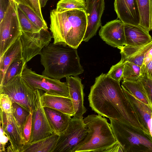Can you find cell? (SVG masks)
Here are the masks:
<instances>
[{"label":"cell","mask_w":152,"mask_h":152,"mask_svg":"<svg viewBox=\"0 0 152 152\" xmlns=\"http://www.w3.org/2000/svg\"><path fill=\"white\" fill-rule=\"evenodd\" d=\"M88 100L91 109L98 115L120 121L152 139L126 97L120 82L102 73L91 87Z\"/></svg>","instance_id":"1"},{"label":"cell","mask_w":152,"mask_h":152,"mask_svg":"<svg viewBox=\"0 0 152 152\" xmlns=\"http://www.w3.org/2000/svg\"><path fill=\"white\" fill-rule=\"evenodd\" d=\"M77 49L64 44L50 43L42 50L40 62L44 69L42 75L60 80L68 76H77L84 69Z\"/></svg>","instance_id":"2"},{"label":"cell","mask_w":152,"mask_h":152,"mask_svg":"<svg viewBox=\"0 0 152 152\" xmlns=\"http://www.w3.org/2000/svg\"><path fill=\"white\" fill-rule=\"evenodd\" d=\"M50 29L55 44H64L77 48L83 41L87 25L85 11L71 10L50 12Z\"/></svg>","instance_id":"3"},{"label":"cell","mask_w":152,"mask_h":152,"mask_svg":"<svg viewBox=\"0 0 152 152\" xmlns=\"http://www.w3.org/2000/svg\"><path fill=\"white\" fill-rule=\"evenodd\" d=\"M83 120L88 128V134L73 152H106L117 142L110 124L106 118L99 115L91 114Z\"/></svg>","instance_id":"4"},{"label":"cell","mask_w":152,"mask_h":152,"mask_svg":"<svg viewBox=\"0 0 152 152\" xmlns=\"http://www.w3.org/2000/svg\"><path fill=\"white\" fill-rule=\"evenodd\" d=\"M110 120L115 139L123 152H152V140L126 124Z\"/></svg>","instance_id":"5"},{"label":"cell","mask_w":152,"mask_h":152,"mask_svg":"<svg viewBox=\"0 0 152 152\" xmlns=\"http://www.w3.org/2000/svg\"><path fill=\"white\" fill-rule=\"evenodd\" d=\"M18 9L16 3L9 1L4 17L0 21V57L22 34Z\"/></svg>","instance_id":"6"},{"label":"cell","mask_w":152,"mask_h":152,"mask_svg":"<svg viewBox=\"0 0 152 152\" xmlns=\"http://www.w3.org/2000/svg\"><path fill=\"white\" fill-rule=\"evenodd\" d=\"M8 95L12 102L20 104L30 112L33 111L36 102L37 89L31 87L22 78L21 74L6 85L0 87V94Z\"/></svg>","instance_id":"7"},{"label":"cell","mask_w":152,"mask_h":152,"mask_svg":"<svg viewBox=\"0 0 152 152\" xmlns=\"http://www.w3.org/2000/svg\"><path fill=\"white\" fill-rule=\"evenodd\" d=\"M22 78L34 90L44 91L47 94L64 96H69L66 82L39 75L29 68L26 64L21 74Z\"/></svg>","instance_id":"8"},{"label":"cell","mask_w":152,"mask_h":152,"mask_svg":"<svg viewBox=\"0 0 152 152\" xmlns=\"http://www.w3.org/2000/svg\"><path fill=\"white\" fill-rule=\"evenodd\" d=\"M83 119L71 118L67 128L58 135L52 152H73L88 134V128Z\"/></svg>","instance_id":"9"},{"label":"cell","mask_w":152,"mask_h":152,"mask_svg":"<svg viewBox=\"0 0 152 152\" xmlns=\"http://www.w3.org/2000/svg\"><path fill=\"white\" fill-rule=\"evenodd\" d=\"M20 38L22 46V61L25 65L34 57L40 55L53 37L48 30L41 29L38 32H22Z\"/></svg>","instance_id":"10"},{"label":"cell","mask_w":152,"mask_h":152,"mask_svg":"<svg viewBox=\"0 0 152 152\" xmlns=\"http://www.w3.org/2000/svg\"><path fill=\"white\" fill-rule=\"evenodd\" d=\"M41 90L37 89V99L32 114V126L30 140L31 143L53 134L47 119L40 99Z\"/></svg>","instance_id":"11"},{"label":"cell","mask_w":152,"mask_h":152,"mask_svg":"<svg viewBox=\"0 0 152 152\" xmlns=\"http://www.w3.org/2000/svg\"><path fill=\"white\" fill-rule=\"evenodd\" d=\"M0 125L10 142V145L7 147V152H21L26 143L23 131L12 113H7L0 110Z\"/></svg>","instance_id":"12"},{"label":"cell","mask_w":152,"mask_h":152,"mask_svg":"<svg viewBox=\"0 0 152 152\" xmlns=\"http://www.w3.org/2000/svg\"><path fill=\"white\" fill-rule=\"evenodd\" d=\"M85 11L87 25L83 41H88L95 35L101 26V19L105 7L104 0H86Z\"/></svg>","instance_id":"13"},{"label":"cell","mask_w":152,"mask_h":152,"mask_svg":"<svg viewBox=\"0 0 152 152\" xmlns=\"http://www.w3.org/2000/svg\"><path fill=\"white\" fill-rule=\"evenodd\" d=\"M124 26L120 20H112L101 26L99 35L107 44L121 50L125 45Z\"/></svg>","instance_id":"14"},{"label":"cell","mask_w":152,"mask_h":152,"mask_svg":"<svg viewBox=\"0 0 152 152\" xmlns=\"http://www.w3.org/2000/svg\"><path fill=\"white\" fill-rule=\"evenodd\" d=\"M66 78L69 92V96L71 100L75 112L73 117L83 118V115L87 110L84 105V86L81 79L77 76H73Z\"/></svg>","instance_id":"15"},{"label":"cell","mask_w":152,"mask_h":152,"mask_svg":"<svg viewBox=\"0 0 152 152\" xmlns=\"http://www.w3.org/2000/svg\"><path fill=\"white\" fill-rule=\"evenodd\" d=\"M115 10L124 24L139 26L140 16L136 0H115Z\"/></svg>","instance_id":"16"},{"label":"cell","mask_w":152,"mask_h":152,"mask_svg":"<svg viewBox=\"0 0 152 152\" xmlns=\"http://www.w3.org/2000/svg\"><path fill=\"white\" fill-rule=\"evenodd\" d=\"M44 107L50 108L73 116L75 112L71 100L69 96L50 95L45 93L40 96Z\"/></svg>","instance_id":"17"},{"label":"cell","mask_w":152,"mask_h":152,"mask_svg":"<svg viewBox=\"0 0 152 152\" xmlns=\"http://www.w3.org/2000/svg\"><path fill=\"white\" fill-rule=\"evenodd\" d=\"M125 45L137 46L152 41L149 32L140 26L124 24Z\"/></svg>","instance_id":"18"},{"label":"cell","mask_w":152,"mask_h":152,"mask_svg":"<svg viewBox=\"0 0 152 152\" xmlns=\"http://www.w3.org/2000/svg\"><path fill=\"white\" fill-rule=\"evenodd\" d=\"M152 47V41L137 46L125 45L120 50L121 59L141 66L146 52Z\"/></svg>","instance_id":"19"},{"label":"cell","mask_w":152,"mask_h":152,"mask_svg":"<svg viewBox=\"0 0 152 152\" xmlns=\"http://www.w3.org/2000/svg\"><path fill=\"white\" fill-rule=\"evenodd\" d=\"M22 60V46L20 37L0 57V83L10 64L14 61Z\"/></svg>","instance_id":"20"},{"label":"cell","mask_w":152,"mask_h":152,"mask_svg":"<svg viewBox=\"0 0 152 152\" xmlns=\"http://www.w3.org/2000/svg\"><path fill=\"white\" fill-rule=\"evenodd\" d=\"M44 109L53 134L59 135L68 126L71 116L50 108L45 107Z\"/></svg>","instance_id":"21"},{"label":"cell","mask_w":152,"mask_h":152,"mask_svg":"<svg viewBox=\"0 0 152 152\" xmlns=\"http://www.w3.org/2000/svg\"><path fill=\"white\" fill-rule=\"evenodd\" d=\"M121 86L131 105L142 121L145 128L148 130V122L151 115L152 108L141 101L130 93L124 87Z\"/></svg>","instance_id":"22"},{"label":"cell","mask_w":152,"mask_h":152,"mask_svg":"<svg viewBox=\"0 0 152 152\" xmlns=\"http://www.w3.org/2000/svg\"><path fill=\"white\" fill-rule=\"evenodd\" d=\"M58 135L53 134L36 142L26 143L21 152H52Z\"/></svg>","instance_id":"23"},{"label":"cell","mask_w":152,"mask_h":152,"mask_svg":"<svg viewBox=\"0 0 152 152\" xmlns=\"http://www.w3.org/2000/svg\"><path fill=\"white\" fill-rule=\"evenodd\" d=\"M121 86L142 102L152 108V102L140 79L135 81L123 80Z\"/></svg>","instance_id":"24"},{"label":"cell","mask_w":152,"mask_h":152,"mask_svg":"<svg viewBox=\"0 0 152 152\" xmlns=\"http://www.w3.org/2000/svg\"><path fill=\"white\" fill-rule=\"evenodd\" d=\"M136 1L140 16L139 25L149 32L152 30V0Z\"/></svg>","instance_id":"25"},{"label":"cell","mask_w":152,"mask_h":152,"mask_svg":"<svg viewBox=\"0 0 152 152\" xmlns=\"http://www.w3.org/2000/svg\"><path fill=\"white\" fill-rule=\"evenodd\" d=\"M26 64L24 65L22 61H15L10 64L7 69L2 80L0 83V87L6 85L21 74Z\"/></svg>","instance_id":"26"},{"label":"cell","mask_w":152,"mask_h":152,"mask_svg":"<svg viewBox=\"0 0 152 152\" xmlns=\"http://www.w3.org/2000/svg\"><path fill=\"white\" fill-rule=\"evenodd\" d=\"M86 0H60L57 4L56 11L58 12L74 10L86 11Z\"/></svg>","instance_id":"27"},{"label":"cell","mask_w":152,"mask_h":152,"mask_svg":"<svg viewBox=\"0 0 152 152\" xmlns=\"http://www.w3.org/2000/svg\"><path fill=\"white\" fill-rule=\"evenodd\" d=\"M141 66L129 61L125 62L123 80L130 81L140 79Z\"/></svg>","instance_id":"28"},{"label":"cell","mask_w":152,"mask_h":152,"mask_svg":"<svg viewBox=\"0 0 152 152\" xmlns=\"http://www.w3.org/2000/svg\"><path fill=\"white\" fill-rule=\"evenodd\" d=\"M17 5L18 7L37 27L41 29L48 30V27L45 21L42 20L31 8L21 4Z\"/></svg>","instance_id":"29"},{"label":"cell","mask_w":152,"mask_h":152,"mask_svg":"<svg viewBox=\"0 0 152 152\" xmlns=\"http://www.w3.org/2000/svg\"><path fill=\"white\" fill-rule=\"evenodd\" d=\"M12 113L23 131L27 118L31 112L18 104L12 102Z\"/></svg>","instance_id":"30"},{"label":"cell","mask_w":152,"mask_h":152,"mask_svg":"<svg viewBox=\"0 0 152 152\" xmlns=\"http://www.w3.org/2000/svg\"><path fill=\"white\" fill-rule=\"evenodd\" d=\"M18 13L22 32H38L41 30L31 22L18 7Z\"/></svg>","instance_id":"31"},{"label":"cell","mask_w":152,"mask_h":152,"mask_svg":"<svg viewBox=\"0 0 152 152\" xmlns=\"http://www.w3.org/2000/svg\"><path fill=\"white\" fill-rule=\"evenodd\" d=\"M125 62L121 59L119 62L112 66L107 73V75L112 79L120 82L123 78Z\"/></svg>","instance_id":"32"},{"label":"cell","mask_w":152,"mask_h":152,"mask_svg":"<svg viewBox=\"0 0 152 152\" xmlns=\"http://www.w3.org/2000/svg\"><path fill=\"white\" fill-rule=\"evenodd\" d=\"M13 1L17 4H21L31 8L43 20H44L41 10L39 0H9Z\"/></svg>","instance_id":"33"},{"label":"cell","mask_w":152,"mask_h":152,"mask_svg":"<svg viewBox=\"0 0 152 152\" xmlns=\"http://www.w3.org/2000/svg\"><path fill=\"white\" fill-rule=\"evenodd\" d=\"M0 103L1 110L7 113H12V102L8 95L0 94Z\"/></svg>","instance_id":"34"},{"label":"cell","mask_w":152,"mask_h":152,"mask_svg":"<svg viewBox=\"0 0 152 152\" xmlns=\"http://www.w3.org/2000/svg\"><path fill=\"white\" fill-rule=\"evenodd\" d=\"M32 111L30 112L25 122L23 130L24 138L26 143H29L31 132Z\"/></svg>","instance_id":"35"},{"label":"cell","mask_w":152,"mask_h":152,"mask_svg":"<svg viewBox=\"0 0 152 152\" xmlns=\"http://www.w3.org/2000/svg\"><path fill=\"white\" fill-rule=\"evenodd\" d=\"M140 80L152 102V80L145 75L140 76Z\"/></svg>","instance_id":"36"},{"label":"cell","mask_w":152,"mask_h":152,"mask_svg":"<svg viewBox=\"0 0 152 152\" xmlns=\"http://www.w3.org/2000/svg\"><path fill=\"white\" fill-rule=\"evenodd\" d=\"M145 75L152 80V59L146 66H141L140 76Z\"/></svg>","instance_id":"37"},{"label":"cell","mask_w":152,"mask_h":152,"mask_svg":"<svg viewBox=\"0 0 152 152\" xmlns=\"http://www.w3.org/2000/svg\"><path fill=\"white\" fill-rule=\"evenodd\" d=\"M0 152H5V146L9 139L4 133L1 126L0 125Z\"/></svg>","instance_id":"38"},{"label":"cell","mask_w":152,"mask_h":152,"mask_svg":"<svg viewBox=\"0 0 152 152\" xmlns=\"http://www.w3.org/2000/svg\"><path fill=\"white\" fill-rule=\"evenodd\" d=\"M8 0H0V21L4 15L8 5Z\"/></svg>","instance_id":"39"},{"label":"cell","mask_w":152,"mask_h":152,"mask_svg":"<svg viewBox=\"0 0 152 152\" xmlns=\"http://www.w3.org/2000/svg\"><path fill=\"white\" fill-rule=\"evenodd\" d=\"M152 59V47L145 53L142 65L141 66H146Z\"/></svg>","instance_id":"40"},{"label":"cell","mask_w":152,"mask_h":152,"mask_svg":"<svg viewBox=\"0 0 152 152\" xmlns=\"http://www.w3.org/2000/svg\"><path fill=\"white\" fill-rule=\"evenodd\" d=\"M123 152L120 144L117 142L111 148L108 149L106 152Z\"/></svg>","instance_id":"41"},{"label":"cell","mask_w":152,"mask_h":152,"mask_svg":"<svg viewBox=\"0 0 152 152\" xmlns=\"http://www.w3.org/2000/svg\"><path fill=\"white\" fill-rule=\"evenodd\" d=\"M148 129L152 137V113L151 117L148 122Z\"/></svg>","instance_id":"42"},{"label":"cell","mask_w":152,"mask_h":152,"mask_svg":"<svg viewBox=\"0 0 152 152\" xmlns=\"http://www.w3.org/2000/svg\"><path fill=\"white\" fill-rule=\"evenodd\" d=\"M49 0H39L41 8L44 7Z\"/></svg>","instance_id":"43"},{"label":"cell","mask_w":152,"mask_h":152,"mask_svg":"<svg viewBox=\"0 0 152 152\" xmlns=\"http://www.w3.org/2000/svg\"><path fill=\"white\" fill-rule=\"evenodd\" d=\"M9 1V0H8Z\"/></svg>","instance_id":"44"},{"label":"cell","mask_w":152,"mask_h":152,"mask_svg":"<svg viewBox=\"0 0 152 152\" xmlns=\"http://www.w3.org/2000/svg\"></svg>","instance_id":"45"}]
</instances>
